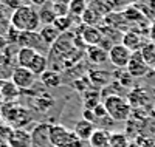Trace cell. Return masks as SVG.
Returning <instances> with one entry per match:
<instances>
[{
	"label": "cell",
	"instance_id": "1",
	"mask_svg": "<svg viewBox=\"0 0 155 147\" xmlns=\"http://www.w3.org/2000/svg\"><path fill=\"white\" fill-rule=\"evenodd\" d=\"M9 22H11V26H14V28L20 33L37 31L39 25H41L39 11L34 9V6L30 5V3H23L20 8L12 11Z\"/></svg>",
	"mask_w": 155,
	"mask_h": 147
},
{
	"label": "cell",
	"instance_id": "2",
	"mask_svg": "<svg viewBox=\"0 0 155 147\" xmlns=\"http://www.w3.org/2000/svg\"><path fill=\"white\" fill-rule=\"evenodd\" d=\"M106 107L107 116H110L113 121H127L132 116V107L129 101L120 95H109L102 101Z\"/></svg>",
	"mask_w": 155,
	"mask_h": 147
},
{
	"label": "cell",
	"instance_id": "3",
	"mask_svg": "<svg viewBox=\"0 0 155 147\" xmlns=\"http://www.w3.org/2000/svg\"><path fill=\"white\" fill-rule=\"evenodd\" d=\"M50 141L51 147H84V141L78 138L73 130L64 127L62 124L50 126Z\"/></svg>",
	"mask_w": 155,
	"mask_h": 147
},
{
	"label": "cell",
	"instance_id": "4",
	"mask_svg": "<svg viewBox=\"0 0 155 147\" xmlns=\"http://www.w3.org/2000/svg\"><path fill=\"white\" fill-rule=\"evenodd\" d=\"M2 115L5 122H8L12 129H22V126L31 121V113L27 109H22L19 104H6L2 109Z\"/></svg>",
	"mask_w": 155,
	"mask_h": 147
},
{
	"label": "cell",
	"instance_id": "5",
	"mask_svg": "<svg viewBox=\"0 0 155 147\" xmlns=\"http://www.w3.org/2000/svg\"><path fill=\"white\" fill-rule=\"evenodd\" d=\"M132 51H129L121 42L120 44H113L109 48V60L113 67L116 68H127V64L130 60Z\"/></svg>",
	"mask_w": 155,
	"mask_h": 147
},
{
	"label": "cell",
	"instance_id": "6",
	"mask_svg": "<svg viewBox=\"0 0 155 147\" xmlns=\"http://www.w3.org/2000/svg\"><path fill=\"white\" fill-rule=\"evenodd\" d=\"M37 81V76H34L28 68L16 67L11 73V82L14 84L19 90H30Z\"/></svg>",
	"mask_w": 155,
	"mask_h": 147
},
{
	"label": "cell",
	"instance_id": "7",
	"mask_svg": "<svg viewBox=\"0 0 155 147\" xmlns=\"http://www.w3.org/2000/svg\"><path fill=\"white\" fill-rule=\"evenodd\" d=\"M126 71L130 74L132 77H143V76L147 74V71H149V65L144 62V59H143V56H141V53H140V51L132 53L130 60H129V64H127Z\"/></svg>",
	"mask_w": 155,
	"mask_h": 147
},
{
	"label": "cell",
	"instance_id": "8",
	"mask_svg": "<svg viewBox=\"0 0 155 147\" xmlns=\"http://www.w3.org/2000/svg\"><path fill=\"white\" fill-rule=\"evenodd\" d=\"M50 126L47 122H41L37 124L33 132H31V141H33V147H51V141H50Z\"/></svg>",
	"mask_w": 155,
	"mask_h": 147
},
{
	"label": "cell",
	"instance_id": "9",
	"mask_svg": "<svg viewBox=\"0 0 155 147\" xmlns=\"http://www.w3.org/2000/svg\"><path fill=\"white\" fill-rule=\"evenodd\" d=\"M79 37L84 41V44L87 47H101L102 39H104V34L99 28H95V26H85L82 25V28L79 31Z\"/></svg>",
	"mask_w": 155,
	"mask_h": 147
},
{
	"label": "cell",
	"instance_id": "10",
	"mask_svg": "<svg viewBox=\"0 0 155 147\" xmlns=\"http://www.w3.org/2000/svg\"><path fill=\"white\" fill-rule=\"evenodd\" d=\"M20 48H33L36 51L41 53L42 48H45V44L42 41L41 34L39 31H31V33H20V37H19V42Z\"/></svg>",
	"mask_w": 155,
	"mask_h": 147
},
{
	"label": "cell",
	"instance_id": "11",
	"mask_svg": "<svg viewBox=\"0 0 155 147\" xmlns=\"http://www.w3.org/2000/svg\"><path fill=\"white\" fill-rule=\"evenodd\" d=\"M8 144L11 147H33L31 132H27L23 129H12Z\"/></svg>",
	"mask_w": 155,
	"mask_h": 147
},
{
	"label": "cell",
	"instance_id": "12",
	"mask_svg": "<svg viewBox=\"0 0 155 147\" xmlns=\"http://www.w3.org/2000/svg\"><path fill=\"white\" fill-rule=\"evenodd\" d=\"M121 37H123L121 44H123V45H124L129 51H132V53L140 51V50H141V47L144 45V44H143V41H141V36H140V33H137L135 30L126 31Z\"/></svg>",
	"mask_w": 155,
	"mask_h": 147
},
{
	"label": "cell",
	"instance_id": "13",
	"mask_svg": "<svg viewBox=\"0 0 155 147\" xmlns=\"http://www.w3.org/2000/svg\"><path fill=\"white\" fill-rule=\"evenodd\" d=\"M96 130V127H95V124L92 122V121H87V119H79V121L76 122V126H74V129H73V132H74V135L79 138L81 141H88L90 139V136L93 135V132Z\"/></svg>",
	"mask_w": 155,
	"mask_h": 147
},
{
	"label": "cell",
	"instance_id": "14",
	"mask_svg": "<svg viewBox=\"0 0 155 147\" xmlns=\"http://www.w3.org/2000/svg\"><path fill=\"white\" fill-rule=\"evenodd\" d=\"M110 138L112 133L104 129H96L87 142L90 144V147H110Z\"/></svg>",
	"mask_w": 155,
	"mask_h": 147
},
{
	"label": "cell",
	"instance_id": "15",
	"mask_svg": "<svg viewBox=\"0 0 155 147\" xmlns=\"http://www.w3.org/2000/svg\"><path fill=\"white\" fill-rule=\"evenodd\" d=\"M28 70H30L34 76L41 77V76L48 70V57L44 54V53H37V54L34 56V59L31 60Z\"/></svg>",
	"mask_w": 155,
	"mask_h": 147
},
{
	"label": "cell",
	"instance_id": "16",
	"mask_svg": "<svg viewBox=\"0 0 155 147\" xmlns=\"http://www.w3.org/2000/svg\"><path fill=\"white\" fill-rule=\"evenodd\" d=\"M81 19H82V25H85V26H95V28H98V26L104 22V16L99 14V12L95 8H92L90 5L84 11V14H82Z\"/></svg>",
	"mask_w": 155,
	"mask_h": 147
},
{
	"label": "cell",
	"instance_id": "17",
	"mask_svg": "<svg viewBox=\"0 0 155 147\" xmlns=\"http://www.w3.org/2000/svg\"><path fill=\"white\" fill-rule=\"evenodd\" d=\"M39 34H41L45 47H53L59 41V36H61V33L54 28L53 25H44L42 28L39 30Z\"/></svg>",
	"mask_w": 155,
	"mask_h": 147
},
{
	"label": "cell",
	"instance_id": "18",
	"mask_svg": "<svg viewBox=\"0 0 155 147\" xmlns=\"http://www.w3.org/2000/svg\"><path fill=\"white\" fill-rule=\"evenodd\" d=\"M87 57L93 64H104L109 60V51L104 50L102 47H88L87 48Z\"/></svg>",
	"mask_w": 155,
	"mask_h": 147
},
{
	"label": "cell",
	"instance_id": "19",
	"mask_svg": "<svg viewBox=\"0 0 155 147\" xmlns=\"http://www.w3.org/2000/svg\"><path fill=\"white\" fill-rule=\"evenodd\" d=\"M37 53H39V51H36V50H33V48H19L17 56H16L19 67H22V68H28L30 64H31V60L34 59V56L37 54Z\"/></svg>",
	"mask_w": 155,
	"mask_h": 147
},
{
	"label": "cell",
	"instance_id": "20",
	"mask_svg": "<svg viewBox=\"0 0 155 147\" xmlns=\"http://www.w3.org/2000/svg\"><path fill=\"white\" fill-rule=\"evenodd\" d=\"M39 81H41L45 87H48V88H56V87L61 85L62 79H61V74L56 70H47L41 77H39Z\"/></svg>",
	"mask_w": 155,
	"mask_h": 147
},
{
	"label": "cell",
	"instance_id": "21",
	"mask_svg": "<svg viewBox=\"0 0 155 147\" xmlns=\"http://www.w3.org/2000/svg\"><path fill=\"white\" fill-rule=\"evenodd\" d=\"M56 17L58 16L53 9V3L51 2H47L41 9H39V19H41V23H44V25H53Z\"/></svg>",
	"mask_w": 155,
	"mask_h": 147
},
{
	"label": "cell",
	"instance_id": "22",
	"mask_svg": "<svg viewBox=\"0 0 155 147\" xmlns=\"http://www.w3.org/2000/svg\"><path fill=\"white\" fill-rule=\"evenodd\" d=\"M121 16L126 22L129 23H137L140 20H144V12H141L137 6H127L123 12H121Z\"/></svg>",
	"mask_w": 155,
	"mask_h": 147
},
{
	"label": "cell",
	"instance_id": "23",
	"mask_svg": "<svg viewBox=\"0 0 155 147\" xmlns=\"http://www.w3.org/2000/svg\"><path fill=\"white\" fill-rule=\"evenodd\" d=\"M147 101V93L144 88H134L130 91V95H129V104L130 107H140L146 104Z\"/></svg>",
	"mask_w": 155,
	"mask_h": 147
},
{
	"label": "cell",
	"instance_id": "24",
	"mask_svg": "<svg viewBox=\"0 0 155 147\" xmlns=\"http://www.w3.org/2000/svg\"><path fill=\"white\" fill-rule=\"evenodd\" d=\"M88 3H85L84 0H73L68 3V16H74V17H82L84 11L87 9Z\"/></svg>",
	"mask_w": 155,
	"mask_h": 147
},
{
	"label": "cell",
	"instance_id": "25",
	"mask_svg": "<svg viewBox=\"0 0 155 147\" xmlns=\"http://www.w3.org/2000/svg\"><path fill=\"white\" fill-rule=\"evenodd\" d=\"M140 53H141V56H143L144 62H146L149 67H152V65L155 64V45H153L152 42L144 44L143 47H141Z\"/></svg>",
	"mask_w": 155,
	"mask_h": 147
},
{
	"label": "cell",
	"instance_id": "26",
	"mask_svg": "<svg viewBox=\"0 0 155 147\" xmlns=\"http://www.w3.org/2000/svg\"><path fill=\"white\" fill-rule=\"evenodd\" d=\"M2 85L3 87H0V91H2V96L5 98V101H12L14 98H17L20 90L12 82H3Z\"/></svg>",
	"mask_w": 155,
	"mask_h": 147
},
{
	"label": "cell",
	"instance_id": "27",
	"mask_svg": "<svg viewBox=\"0 0 155 147\" xmlns=\"http://www.w3.org/2000/svg\"><path fill=\"white\" fill-rule=\"evenodd\" d=\"M98 104H101L99 102V95L95 90L84 93V110H93Z\"/></svg>",
	"mask_w": 155,
	"mask_h": 147
},
{
	"label": "cell",
	"instance_id": "28",
	"mask_svg": "<svg viewBox=\"0 0 155 147\" xmlns=\"http://www.w3.org/2000/svg\"><path fill=\"white\" fill-rule=\"evenodd\" d=\"M53 26L59 31V33H65L71 28V17L70 16H62V17H56Z\"/></svg>",
	"mask_w": 155,
	"mask_h": 147
},
{
	"label": "cell",
	"instance_id": "29",
	"mask_svg": "<svg viewBox=\"0 0 155 147\" xmlns=\"http://www.w3.org/2000/svg\"><path fill=\"white\" fill-rule=\"evenodd\" d=\"M129 139L124 133H113L110 138V147H129Z\"/></svg>",
	"mask_w": 155,
	"mask_h": 147
},
{
	"label": "cell",
	"instance_id": "30",
	"mask_svg": "<svg viewBox=\"0 0 155 147\" xmlns=\"http://www.w3.org/2000/svg\"><path fill=\"white\" fill-rule=\"evenodd\" d=\"M11 133H12V127L8 122H5V119H0V144L8 142Z\"/></svg>",
	"mask_w": 155,
	"mask_h": 147
},
{
	"label": "cell",
	"instance_id": "31",
	"mask_svg": "<svg viewBox=\"0 0 155 147\" xmlns=\"http://www.w3.org/2000/svg\"><path fill=\"white\" fill-rule=\"evenodd\" d=\"M53 9L56 12L58 17H62V16H68V3L67 2H53Z\"/></svg>",
	"mask_w": 155,
	"mask_h": 147
},
{
	"label": "cell",
	"instance_id": "32",
	"mask_svg": "<svg viewBox=\"0 0 155 147\" xmlns=\"http://www.w3.org/2000/svg\"><path fill=\"white\" fill-rule=\"evenodd\" d=\"M19 37H20V31H17L14 26H11L9 25V28H8V42L9 44H17L19 42Z\"/></svg>",
	"mask_w": 155,
	"mask_h": 147
},
{
	"label": "cell",
	"instance_id": "33",
	"mask_svg": "<svg viewBox=\"0 0 155 147\" xmlns=\"http://www.w3.org/2000/svg\"><path fill=\"white\" fill-rule=\"evenodd\" d=\"M92 113H93V118L95 119H102V118H106L107 116V112H106V107H104V104H98L95 109L92 110Z\"/></svg>",
	"mask_w": 155,
	"mask_h": 147
},
{
	"label": "cell",
	"instance_id": "34",
	"mask_svg": "<svg viewBox=\"0 0 155 147\" xmlns=\"http://www.w3.org/2000/svg\"><path fill=\"white\" fill-rule=\"evenodd\" d=\"M132 79H134V77L129 74L127 71H126L124 74H121V76H120V84H121V87H123V85H124V87H130Z\"/></svg>",
	"mask_w": 155,
	"mask_h": 147
},
{
	"label": "cell",
	"instance_id": "35",
	"mask_svg": "<svg viewBox=\"0 0 155 147\" xmlns=\"http://www.w3.org/2000/svg\"><path fill=\"white\" fill-rule=\"evenodd\" d=\"M149 39H150V42L155 45V20L149 25Z\"/></svg>",
	"mask_w": 155,
	"mask_h": 147
},
{
	"label": "cell",
	"instance_id": "36",
	"mask_svg": "<svg viewBox=\"0 0 155 147\" xmlns=\"http://www.w3.org/2000/svg\"><path fill=\"white\" fill-rule=\"evenodd\" d=\"M0 147H11L8 142H2V144H0Z\"/></svg>",
	"mask_w": 155,
	"mask_h": 147
},
{
	"label": "cell",
	"instance_id": "37",
	"mask_svg": "<svg viewBox=\"0 0 155 147\" xmlns=\"http://www.w3.org/2000/svg\"><path fill=\"white\" fill-rule=\"evenodd\" d=\"M152 68H153V70H155V64H153V65H152Z\"/></svg>",
	"mask_w": 155,
	"mask_h": 147
},
{
	"label": "cell",
	"instance_id": "38",
	"mask_svg": "<svg viewBox=\"0 0 155 147\" xmlns=\"http://www.w3.org/2000/svg\"><path fill=\"white\" fill-rule=\"evenodd\" d=\"M0 6H2V3H0Z\"/></svg>",
	"mask_w": 155,
	"mask_h": 147
}]
</instances>
